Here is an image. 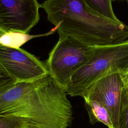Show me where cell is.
<instances>
[{"label": "cell", "mask_w": 128, "mask_h": 128, "mask_svg": "<svg viewBox=\"0 0 128 128\" xmlns=\"http://www.w3.org/2000/svg\"><path fill=\"white\" fill-rule=\"evenodd\" d=\"M66 89L48 74L17 82L0 92V116L19 117L40 128H68L73 120Z\"/></svg>", "instance_id": "cell-1"}, {"label": "cell", "mask_w": 128, "mask_h": 128, "mask_svg": "<svg viewBox=\"0 0 128 128\" xmlns=\"http://www.w3.org/2000/svg\"><path fill=\"white\" fill-rule=\"evenodd\" d=\"M59 38L70 36L89 46L116 44L128 39V26L104 17L84 0H46L40 4Z\"/></svg>", "instance_id": "cell-2"}, {"label": "cell", "mask_w": 128, "mask_h": 128, "mask_svg": "<svg viewBox=\"0 0 128 128\" xmlns=\"http://www.w3.org/2000/svg\"><path fill=\"white\" fill-rule=\"evenodd\" d=\"M92 48L88 60L72 76L66 88L67 94L83 98L97 80L112 72H122L128 68V39L116 44Z\"/></svg>", "instance_id": "cell-3"}, {"label": "cell", "mask_w": 128, "mask_h": 128, "mask_svg": "<svg viewBox=\"0 0 128 128\" xmlns=\"http://www.w3.org/2000/svg\"><path fill=\"white\" fill-rule=\"evenodd\" d=\"M92 46L70 37L59 38L46 63L48 74L65 89L72 76L88 60Z\"/></svg>", "instance_id": "cell-4"}, {"label": "cell", "mask_w": 128, "mask_h": 128, "mask_svg": "<svg viewBox=\"0 0 128 128\" xmlns=\"http://www.w3.org/2000/svg\"><path fill=\"white\" fill-rule=\"evenodd\" d=\"M37 0H0V30L28 34L40 20Z\"/></svg>", "instance_id": "cell-5"}, {"label": "cell", "mask_w": 128, "mask_h": 128, "mask_svg": "<svg viewBox=\"0 0 128 128\" xmlns=\"http://www.w3.org/2000/svg\"><path fill=\"white\" fill-rule=\"evenodd\" d=\"M0 62L18 82L34 81L48 74L46 64L20 48L0 44Z\"/></svg>", "instance_id": "cell-6"}, {"label": "cell", "mask_w": 128, "mask_h": 128, "mask_svg": "<svg viewBox=\"0 0 128 128\" xmlns=\"http://www.w3.org/2000/svg\"><path fill=\"white\" fill-rule=\"evenodd\" d=\"M121 72L108 74L95 82L83 97L84 100H94L102 102L108 110L114 126L118 128L124 83Z\"/></svg>", "instance_id": "cell-7"}, {"label": "cell", "mask_w": 128, "mask_h": 128, "mask_svg": "<svg viewBox=\"0 0 128 128\" xmlns=\"http://www.w3.org/2000/svg\"><path fill=\"white\" fill-rule=\"evenodd\" d=\"M84 106L91 124L102 122L108 128H115L108 110L102 102L94 100H84Z\"/></svg>", "instance_id": "cell-8"}, {"label": "cell", "mask_w": 128, "mask_h": 128, "mask_svg": "<svg viewBox=\"0 0 128 128\" xmlns=\"http://www.w3.org/2000/svg\"><path fill=\"white\" fill-rule=\"evenodd\" d=\"M56 30H57V28L54 26L46 34L37 35H31L18 31H10L6 32L0 37V44L11 48H18L34 38L52 34Z\"/></svg>", "instance_id": "cell-9"}, {"label": "cell", "mask_w": 128, "mask_h": 128, "mask_svg": "<svg viewBox=\"0 0 128 128\" xmlns=\"http://www.w3.org/2000/svg\"><path fill=\"white\" fill-rule=\"evenodd\" d=\"M87 5L92 10L109 19L120 20L115 15L112 6V0H84Z\"/></svg>", "instance_id": "cell-10"}, {"label": "cell", "mask_w": 128, "mask_h": 128, "mask_svg": "<svg viewBox=\"0 0 128 128\" xmlns=\"http://www.w3.org/2000/svg\"><path fill=\"white\" fill-rule=\"evenodd\" d=\"M118 128H128V94L124 88Z\"/></svg>", "instance_id": "cell-11"}, {"label": "cell", "mask_w": 128, "mask_h": 128, "mask_svg": "<svg viewBox=\"0 0 128 128\" xmlns=\"http://www.w3.org/2000/svg\"><path fill=\"white\" fill-rule=\"evenodd\" d=\"M28 124L24 120L19 117L0 116V128H23Z\"/></svg>", "instance_id": "cell-12"}, {"label": "cell", "mask_w": 128, "mask_h": 128, "mask_svg": "<svg viewBox=\"0 0 128 128\" xmlns=\"http://www.w3.org/2000/svg\"><path fill=\"white\" fill-rule=\"evenodd\" d=\"M17 82L0 62V92L8 88Z\"/></svg>", "instance_id": "cell-13"}, {"label": "cell", "mask_w": 128, "mask_h": 128, "mask_svg": "<svg viewBox=\"0 0 128 128\" xmlns=\"http://www.w3.org/2000/svg\"><path fill=\"white\" fill-rule=\"evenodd\" d=\"M124 87L128 86V68L120 73Z\"/></svg>", "instance_id": "cell-14"}, {"label": "cell", "mask_w": 128, "mask_h": 128, "mask_svg": "<svg viewBox=\"0 0 128 128\" xmlns=\"http://www.w3.org/2000/svg\"><path fill=\"white\" fill-rule=\"evenodd\" d=\"M23 128H40L38 126H33V125H32V124H28V126Z\"/></svg>", "instance_id": "cell-15"}, {"label": "cell", "mask_w": 128, "mask_h": 128, "mask_svg": "<svg viewBox=\"0 0 128 128\" xmlns=\"http://www.w3.org/2000/svg\"><path fill=\"white\" fill-rule=\"evenodd\" d=\"M5 33H6L5 32H4V31H2V30H0V37H1L3 34H4Z\"/></svg>", "instance_id": "cell-16"}, {"label": "cell", "mask_w": 128, "mask_h": 128, "mask_svg": "<svg viewBox=\"0 0 128 128\" xmlns=\"http://www.w3.org/2000/svg\"><path fill=\"white\" fill-rule=\"evenodd\" d=\"M124 88L125 90L126 91V92H127V94H128V86H126V87H124Z\"/></svg>", "instance_id": "cell-17"}, {"label": "cell", "mask_w": 128, "mask_h": 128, "mask_svg": "<svg viewBox=\"0 0 128 128\" xmlns=\"http://www.w3.org/2000/svg\"><path fill=\"white\" fill-rule=\"evenodd\" d=\"M126 2H127V3H128V0H126Z\"/></svg>", "instance_id": "cell-18"}, {"label": "cell", "mask_w": 128, "mask_h": 128, "mask_svg": "<svg viewBox=\"0 0 128 128\" xmlns=\"http://www.w3.org/2000/svg\"></svg>", "instance_id": "cell-19"}]
</instances>
